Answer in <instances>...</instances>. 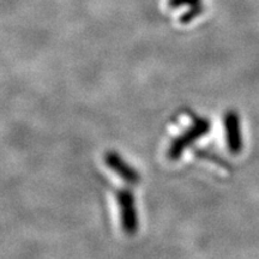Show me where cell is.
Segmentation results:
<instances>
[{
  "label": "cell",
  "instance_id": "6da1fadb",
  "mask_svg": "<svg viewBox=\"0 0 259 259\" xmlns=\"http://www.w3.org/2000/svg\"><path fill=\"white\" fill-rule=\"evenodd\" d=\"M225 130L226 139L229 151L234 155H238L242 151L244 142H242L241 121L238 113L234 111L228 112L225 116Z\"/></svg>",
  "mask_w": 259,
  "mask_h": 259
},
{
  "label": "cell",
  "instance_id": "7a4b0ae2",
  "mask_svg": "<svg viewBox=\"0 0 259 259\" xmlns=\"http://www.w3.org/2000/svg\"><path fill=\"white\" fill-rule=\"evenodd\" d=\"M209 131L210 122L208 120H205V119H199V120H197L196 124H194L190 130H187V132L183 136V137L177 139V141L174 142V147H171L169 151L170 157L177 158L180 155V151L184 150V149L187 147V143L200 138L202 136L208 134Z\"/></svg>",
  "mask_w": 259,
  "mask_h": 259
},
{
  "label": "cell",
  "instance_id": "3957f363",
  "mask_svg": "<svg viewBox=\"0 0 259 259\" xmlns=\"http://www.w3.org/2000/svg\"><path fill=\"white\" fill-rule=\"evenodd\" d=\"M118 197L121 208L124 228L127 229V232L130 233H134L137 228V216H136L134 196L128 191H121V193H119Z\"/></svg>",
  "mask_w": 259,
  "mask_h": 259
},
{
  "label": "cell",
  "instance_id": "277c9868",
  "mask_svg": "<svg viewBox=\"0 0 259 259\" xmlns=\"http://www.w3.org/2000/svg\"><path fill=\"white\" fill-rule=\"evenodd\" d=\"M185 5L190 6V11L181 19L183 22L191 21V19H193L203 11L202 0H169L170 8H179V6Z\"/></svg>",
  "mask_w": 259,
  "mask_h": 259
},
{
  "label": "cell",
  "instance_id": "5b68a950",
  "mask_svg": "<svg viewBox=\"0 0 259 259\" xmlns=\"http://www.w3.org/2000/svg\"><path fill=\"white\" fill-rule=\"evenodd\" d=\"M107 160H108V166L118 171L119 176H121L124 179L131 181V183L137 180V174H136V171L132 170L127 164L122 163V161L116 156V155H109V156L107 157Z\"/></svg>",
  "mask_w": 259,
  "mask_h": 259
}]
</instances>
